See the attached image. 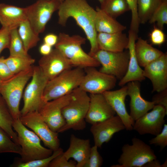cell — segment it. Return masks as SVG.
I'll return each instance as SVG.
<instances>
[{
  "label": "cell",
  "instance_id": "obj_1",
  "mask_svg": "<svg viewBox=\"0 0 167 167\" xmlns=\"http://www.w3.org/2000/svg\"><path fill=\"white\" fill-rule=\"evenodd\" d=\"M58 11L59 24L65 26L68 19L71 17L82 29L90 45L88 54L92 57L99 49L95 25L96 10L86 0H64L61 3Z\"/></svg>",
  "mask_w": 167,
  "mask_h": 167
},
{
  "label": "cell",
  "instance_id": "obj_2",
  "mask_svg": "<svg viewBox=\"0 0 167 167\" xmlns=\"http://www.w3.org/2000/svg\"><path fill=\"white\" fill-rule=\"evenodd\" d=\"M86 39L79 35L70 36L60 32L55 48L59 50L70 61L73 66L85 68L99 66L100 63L92 57L86 53L82 45Z\"/></svg>",
  "mask_w": 167,
  "mask_h": 167
},
{
  "label": "cell",
  "instance_id": "obj_3",
  "mask_svg": "<svg viewBox=\"0 0 167 167\" xmlns=\"http://www.w3.org/2000/svg\"><path fill=\"white\" fill-rule=\"evenodd\" d=\"M72 94L71 99L62 110L65 124L59 133L71 129L82 130L86 127L85 118L89 106V95L79 87L75 89Z\"/></svg>",
  "mask_w": 167,
  "mask_h": 167
},
{
  "label": "cell",
  "instance_id": "obj_4",
  "mask_svg": "<svg viewBox=\"0 0 167 167\" xmlns=\"http://www.w3.org/2000/svg\"><path fill=\"white\" fill-rule=\"evenodd\" d=\"M85 74L83 68H71L49 80L43 94L44 102H45L71 93L79 87Z\"/></svg>",
  "mask_w": 167,
  "mask_h": 167
},
{
  "label": "cell",
  "instance_id": "obj_5",
  "mask_svg": "<svg viewBox=\"0 0 167 167\" xmlns=\"http://www.w3.org/2000/svg\"><path fill=\"white\" fill-rule=\"evenodd\" d=\"M33 73V66L15 74L9 79L2 82L0 94L5 100L14 120L21 117L19 104L24 89Z\"/></svg>",
  "mask_w": 167,
  "mask_h": 167
},
{
  "label": "cell",
  "instance_id": "obj_6",
  "mask_svg": "<svg viewBox=\"0 0 167 167\" xmlns=\"http://www.w3.org/2000/svg\"><path fill=\"white\" fill-rule=\"evenodd\" d=\"M12 126L16 132L21 148L20 161L25 162L44 158L52 154L53 151L43 146L40 138L33 131L28 129L20 119L13 120Z\"/></svg>",
  "mask_w": 167,
  "mask_h": 167
},
{
  "label": "cell",
  "instance_id": "obj_7",
  "mask_svg": "<svg viewBox=\"0 0 167 167\" xmlns=\"http://www.w3.org/2000/svg\"><path fill=\"white\" fill-rule=\"evenodd\" d=\"M132 144H124L118 159V164L112 167H143L147 162L157 159L154 150L142 140L136 137L131 139Z\"/></svg>",
  "mask_w": 167,
  "mask_h": 167
},
{
  "label": "cell",
  "instance_id": "obj_8",
  "mask_svg": "<svg viewBox=\"0 0 167 167\" xmlns=\"http://www.w3.org/2000/svg\"><path fill=\"white\" fill-rule=\"evenodd\" d=\"M31 79L23 92L24 105L20 111L21 116L30 112H39L45 103L43 94L49 80L38 66H33Z\"/></svg>",
  "mask_w": 167,
  "mask_h": 167
},
{
  "label": "cell",
  "instance_id": "obj_9",
  "mask_svg": "<svg viewBox=\"0 0 167 167\" xmlns=\"http://www.w3.org/2000/svg\"><path fill=\"white\" fill-rule=\"evenodd\" d=\"M101 65L99 71L120 80L126 74L129 64L128 51L112 52L98 50L92 56Z\"/></svg>",
  "mask_w": 167,
  "mask_h": 167
},
{
  "label": "cell",
  "instance_id": "obj_10",
  "mask_svg": "<svg viewBox=\"0 0 167 167\" xmlns=\"http://www.w3.org/2000/svg\"><path fill=\"white\" fill-rule=\"evenodd\" d=\"M61 3L58 0H38L26 7L28 20L36 34L43 32L52 15Z\"/></svg>",
  "mask_w": 167,
  "mask_h": 167
},
{
  "label": "cell",
  "instance_id": "obj_11",
  "mask_svg": "<svg viewBox=\"0 0 167 167\" xmlns=\"http://www.w3.org/2000/svg\"><path fill=\"white\" fill-rule=\"evenodd\" d=\"M20 120L24 126L32 130L48 148L54 151L60 148L58 133L50 129L39 112H29L21 116Z\"/></svg>",
  "mask_w": 167,
  "mask_h": 167
},
{
  "label": "cell",
  "instance_id": "obj_12",
  "mask_svg": "<svg viewBox=\"0 0 167 167\" xmlns=\"http://www.w3.org/2000/svg\"><path fill=\"white\" fill-rule=\"evenodd\" d=\"M96 68H85V75L79 87L90 94H102L114 88L117 83L116 78L102 73Z\"/></svg>",
  "mask_w": 167,
  "mask_h": 167
},
{
  "label": "cell",
  "instance_id": "obj_13",
  "mask_svg": "<svg viewBox=\"0 0 167 167\" xmlns=\"http://www.w3.org/2000/svg\"><path fill=\"white\" fill-rule=\"evenodd\" d=\"M72 92L44 103L39 111L44 121L53 131L59 133L65 124L62 113L63 108L72 97Z\"/></svg>",
  "mask_w": 167,
  "mask_h": 167
},
{
  "label": "cell",
  "instance_id": "obj_14",
  "mask_svg": "<svg viewBox=\"0 0 167 167\" xmlns=\"http://www.w3.org/2000/svg\"><path fill=\"white\" fill-rule=\"evenodd\" d=\"M152 109L135 121L133 130L140 135L149 134L156 136L162 129L167 110L158 105H155Z\"/></svg>",
  "mask_w": 167,
  "mask_h": 167
},
{
  "label": "cell",
  "instance_id": "obj_15",
  "mask_svg": "<svg viewBox=\"0 0 167 167\" xmlns=\"http://www.w3.org/2000/svg\"><path fill=\"white\" fill-rule=\"evenodd\" d=\"M38 63L41 71L49 80L73 66L70 61L56 48L49 54L43 56Z\"/></svg>",
  "mask_w": 167,
  "mask_h": 167
},
{
  "label": "cell",
  "instance_id": "obj_16",
  "mask_svg": "<svg viewBox=\"0 0 167 167\" xmlns=\"http://www.w3.org/2000/svg\"><path fill=\"white\" fill-rule=\"evenodd\" d=\"M125 129L122 120L117 115L92 125L90 131L93 136L94 145L101 148L104 143L109 142L115 133Z\"/></svg>",
  "mask_w": 167,
  "mask_h": 167
},
{
  "label": "cell",
  "instance_id": "obj_17",
  "mask_svg": "<svg viewBox=\"0 0 167 167\" xmlns=\"http://www.w3.org/2000/svg\"><path fill=\"white\" fill-rule=\"evenodd\" d=\"M144 77L149 79L153 92H161L167 89V54L163 53L160 57L144 67Z\"/></svg>",
  "mask_w": 167,
  "mask_h": 167
},
{
  "label": "cell",
  "instance_id": "obj_18",
  "mask_svg": "<svg viewBox=\"0 0 167 167\" xmlns=\"http://www.w3.org/2000/svg\"><path fill=\"white\" fill-rule=\"evenodd\" d=\"M120 89L105 91L102 94L113 109L122 120L127 131L133 130L134 121L127 112L125 100L127 94L126 85Z\"/></svg>",
  "mask_w": 167,
  "mask_h": 167
},
{
  "label": "cell",
  "instance_id": "obj_19",
  "mask_svg": "<svg viewBox=\"0 0 167 167\" xmlns=\"http://www.w3.org/2000/svg\"><path fill=\"white\" fill-rule=\"evenodd\" d=\"M90 102L85 121L92 125L115 115L116 113L103 94H90Z\"/></svg>",
  "mask_w": 167,
  "mask_h": 167
},
{
  "label": "cell",
  "instance_id": "obj_20",
  "mask_svg": "<svg viewBox=\"0 0 167 167\" xmlns=\"http://www.w3.org/2000/svg\"><path fill=\"white\" fill-rule=\"evenodd\" d=\"M126 86L127 96L130 98L129 115L135 121L152 109L155 105L153 101H147L142 97L139 81L130 82Z\"/></svg>",
  "mask_w": 167,
  "mask_h": 167
},
{
  "label": "cell",
  "instance_id": "obj_21",
  "mask_svg": "<svg viewBox=\"0 0 167 167\" xmlns=\"http://www.w3.org/2000/svg\"><path fill=\"white\" fill-rule=\"evenodd\" d=\"M128 33L127 49L129 54V61L127 72L118 83V85L121 87L130 82H140L145 79L143 75V70L138 64L135 52V43L137 38V34L131 30H129Z\"/></svg>",
  "mask_w": 167,
  "mask_h": 167
},
{
  "label": "cell",
  "instance_id": "obj_22",
  "mask_svg": "<svg viewBox=\"0 0 167 167\" xmlns=\"http://www.w3.org/2000/svg\"><path fill=\"white\" fill-rule=\"evenodd\" d=\"M91 149L89 139H80L72 134L69 147L63 154L68 160L73 158L76 162V167H84L89 157Z\"/></svg>",
  "mask_w": 167,
  "mask_h": 167
},
{
  "label": "cell",
  "instance_id": "obj_23",
  "mask_svg": "<svg viewBox=\"0 0 167 167\" xmlns=\"http://www.w3.org/2000/svg\"><path fill=\"white\" fill-rule=\"evenodd\" d=\"M96 41L99 49L121 52L128 49L129 38L122 32L111 33L98 32Z\"/></svg>",
  "mask_w": 167,
  "mask_h": 167
},
{
  "label": "cell",
  "instance_id": "obj_24",
  "mask_svg": "<svg viewBox=\"0 0 167 167\" xmlns=\"http://www.w3.org/2000/svg\"><path fill=\"white\" fill-rule=\"evenodd\" d=\"M26 20L25 7L0 3V23L2 27L11 30L18 28L19 25Z\"/></svg>",
  "mask_w": 167,
  "mask_h": 167
},
{
  "label": "cell",
  "instance_id": "obj_25",
  "mask_svg": "<svg viewBox=\"0 0 167 167\" xmlns=\"http://www.w3.org/2000/svg\"><path fill=\"white\" fill-rule=\"evenodd\" d=\"M95 25L97 32L108 33L122 32L126 27L107 13L100 8L97 7Z\"/></svg>",
  "mask_w": 167,
  "mask_h": 167
},
{
  "label": "cell",
  "instance_id": "obj_26",
  "mask_svg": "<svg viewBox=\"0 0 167 167\" xmlns=\"http://www.w3.org/2000/svg\"><path fill=\"white\" fill-rule=\"evenodd\" d=\"M135 43V52L140 67H145L160 57L164 53L149 44L141 37L137 38Z\"/></svg>",
  "mask_w": 167,
  "mask_h": 167
},
{
  "label": "cell",
  "instance_id": "obj_27",
  "mask_svg": "<svg viewBox=\"0 0 167 167\" xmlns=\"http://www.w3.org/2000/svg\"><path fill=\"white\" fill-rule=\"evenodd\" d=\"M13 120L8 108L0 94V128L5 131L14 142L19 144L17 134L13 130Z\"/></svg>",
  "mask_w": 167,
  "mask_h": 167
},
{
  "label": "cell",
  "instance_id": "obj_28",
  "mask_svg": "<svg viewBox=\"0 0 167 167\" xmlns=\"http://www.w3.org/2000/svg\"><path fill=\"white\" fill-rule=\"evenodd\" d=\"M17 30L24 49L28 53L30 49L36 46L40 41L39 35L34 31L28 20L22 22Z\"/></svg>",
  "mask_w": 167,
  "mask_h": 167
},
{
  "label": "cell",
  "instance_id": "obj_29",
  "mask_svg": "<svg viewBox=\"0 0 167 167\" xmlns=\"http://www.w3.org/2000/svg\"><path fill=\"white\" fill-rule=\"evenodd\" d=\"M161 0H137L138 14L140 24L148 21L162 3Z\"/></svg>",
  "mask_w": 167,
  "mask_h": 167
},
{
  "label": "cell",
  "instance_id": "obj_30",
  "mask_svg": "<svg viewBox=\"0 0 167 167\" xmlns=\"http://www.w3.org/2000/svg\"><path fill=\"white\" fill-rule=\"evenodd\" d=\"M100 8L114 18L130 10L126 0H105Z\"/></svg>",
  "mask_w": 167,
  "mask_h": 167
},
{
  "label": "cell",
  "instance_id": "obj_31",
  "mask_svg": "<svg viewBox=\"0 0 167 167\" xmlns=\"http://www.w3.org/2000/svg\"><path fill=\"white\" fill-rule=\"evenodd\" d=\"M5 62L11 71L15 74L32 66L35 60L31 56L22 57L10 56L5 58Z\"/></svg>",
  "mask_w": 167,
  "mask_h": 167
},
{
  "label": "cell",
  "instance_id": "obj_32",
  "mask_svg": "<svg viewBox=\"0 0 167 167\" xmlns=\"http://www.w3.org/2000/svg\"><path fill=\"white\" fill-rule=\"evenodd\" d=\"M11 56L28 57L30 56L25 50L23 42L19 35L17 28L11 31L9 47Z\"/></svg>",
  "mask_w": 167,
  "mask_h": 167
},
{
  "label": "cell",
  "instance_id": "obj_33",
  "mask_svg": "<svg viewBox=\"0 0 167 167\" xmlns=\"http://www.w3.org/2000/svg\"><path fill=\"white\" fill-rule=\"evenodd\" d=\"M21 148L14 142L2 129L0 128V154L11 153L20 154Z\"/></svg>",
  "mask_w": 167,
  "mask_h": 167
},
{
  "label": "cell",
  "instance_id": "obj_34",
  "mask_svg": "<svg viewBox=\"0 0 167 167\" xmlns=\"http://www.w3.org/2000/svg\"><path fill=\"white\" fill-rule=\"evenodd\" d=\"M63 152L62 148H59L53 151L52 154L45 158L35 160L26 162L19 161L13 165L16 167H47L51 161L55 157Z\"/></svg>",
  "mask_w": 167,
  "mask_h": 167
},
{
  "label": "cell",
  "instance_id": "obj_35",
  "mask_svg": "<svg viewBox=\"0 0 167 167\" xmlns=\"http://www.w3.org/2000/svg\"><path fill=\"white\" fill-rule=\"evenodd\" d=\"M148 21L151 24L156 22L158 28L163 30L167 24V2H162Z\"/></svg>",
  "mask_w": 167,
  "mask_h": 167
},
{
  "label": "cell",
  "instance_id": "obj_36",
  "mask_svg": "<svg viewBox=\"0 0 167 167\" xmlns=\"http://www.w3.org/2000/svg\"><path fill=\"white\" fill-rule=\"evenodd\" d=\"M131 11V19L130 30L137 34L139 30V22L137 10V0H126Z\"/></svg>",
  "mask_w": 167,
  "mask_h": 167
},
{
  "label": "cell",
  "instance_id": "obj_37",
  "mask_svg": "<svg viewBox=\"0 0 167 167\" xmlns=\"http://www.w3.org/2000/svg\"><path fill=\"white\" fill-rule=\"evenodd\" d=\"M96 145L91 147L88 158L84 167H100L103 163V160L98 151Z\"/></svg>",
  "mask_w": 167,
  "mask_h": 167
},
{
  "label": "cell",
  "instance_id": "obj_38",
  "mask_svg": "<svg viewBox=\"0 0 167 167\" xmlns=\"http://www.w3.org/2000/svg\"><path fill=\"white\" fill-rule=\"evenodd\" d=\"M149 144L159 146L160 151L167 145V124H165L161 132L149 141Z\"/></svg>",
  "mask_w": 167,
  "mask_h": 167
},
{
  "label": "cell",
  "instance_id": "obj_39",
  "mask_svg": "<svg viewBox=\"0 0 167 167\" xmlns=\"http://www.w3.org/2000/svg\"><path fill=\"white\" fill-rule=\"evenodd\" d=\"M63 152L53 159L49 163L48 167H76V161L67 160L63 155Z\"/></svg>",
  "mask_w": 167,
  "mask_h": 167
},
{
  "label": "cell",
  "instance_id": "obj_40",
  "mask_svg": "<svg viewBox=\"0 0 167 167\" xmlns=\"http://www.w3.org/2000/svg\"><path fill=\"white\" fill-rule=\"evenodd\" d=\"M11 31V30L3 27L0 29V54L4 49L9 48Z\"/></svg>",
  "mask_w": 167,
  "mask_h": 167
},
{
  "label": "cell",
  "instance_id": "obj_41",
  "mask_svg": "<svg viewBox=\"0 0 167 167\" xmlns=\"http://www.w3.org/2000/svg\"><path fill=\"white\" fill-rule=\"evenodd\" d=\"M14 74L10 70L3 57L0 58V81H6L12 77Z\"/></svg>",
  "mask_w": 167,
  "mask_h": 167
},
{
  "label": "cell",
  "instance_id": "obj_42",
  "mask_svg": "<svg viewBox=\"0 0 167 167\" xmlns=\"http://www.w3.org/2000/svg\"><path fill=\"white\" fill-rule=\"evenodd\" d=\"M151 41L155 45H160L163 44L165 40L164 33L162 30L155 28L150 34Z\"/></svg>",
  "mask_w": 167,
  "mask_h": 167
},
{
  "label": "cell",
  "instance_id": "obj_43",
  "mask_svg": "<svg viewBox=\"0 0 167 167\" xmlns=\"http://www.w3.org/2000/svg\"><path fill=\"white\" fill-rule=\"evenodd\" d=\"M157 93L153 96L152 101L155 105H161L167 110V89Z\"/></svg>",
  "mask_w": 167,
  "mask_h": 167
},
{
  "label": "cell",
  "instance_id": "obj_44",
  "mask_svg": "<svg viewBox=\"0 0 167 167\" xmlns=\"http://www.w3.org/2000/svg\"><path fill=\"white\" fill-rule=\"evenodd\" d=\"M58 39V36L53 33H49L46 35L44 37L43 43L52 47L56 44Z\"/></svg>",
  "mask_w": 167,
  "mask_h": 167
},
{
  "label": "cell",
  "instance_id": "obj_45",
  "mask_svg": "<svg viewBox=\"0 0 167 167\" xmlns=\"http://www.w3.org/2000/svg\"><path fill=\"white\" fill-rule=\"evenodd\" d=\"M52 49V46L43 43L40 46L39 51L43 56H45L49 54Z\"/></svg>",
  "mask_w": 167,
  "mask_h": 167
},
{
  "label": "cell",
  "instance_id": "obj_46",
  "mask_svg": "<svg viewBox=\"0 0 167 167\" xmlns=\"http://www.w3.org/2000/svg\"><path fill=\"white\" fill-rule=\"evenodd\" d=\"M143 167H162V165L159 161L156 159L147 162Z\"/></svg>",
  "mask_w": 167,
  "mask_h": 167
},
{
  "label": "cell",
  "instance_id": "obj_47",
  "mask_svg": "<svg viewBox=\"0 0 167 167\" xmlns=\"http://www.w3.org/2000/svg\"><path fill=\"white\" fill-rule=\"evenodd\" d=\"M162 167H167V160H166V161H165V163L163 164H162Z\"/></svg>",
  "mask_w": 167,
  "mask_h": 167
},
{
  "label": "cell",
  "instance_id": "obj_48",
  "mask_svg": "<svg viewBox=\"0 0 167 167\" xmlns=\"http://www.w3.org/2000/svg\"><path fill=\"white\" fill-rule=\"evenodd\" d=\"M100 2L101 5V4L104 2L105 0H98Z\"/></svg>",
  "mask_w": 167,
  "mask_h": 167
},
{
  "label": "cell",
  "instance_id": "obj_49",
  "mask_svg": "<svg viewBox=\"0 0 167 167\" xmlns=\"http://www.w3.org/2000/svg\"><path fill=\"white\" fill-rule=\"evenodd\" d=\"M59 0L61 3L63 2L64 0Z\"/></svg>",
  "mask_w": 167,
  "mask_h": 167
},
{
  "label": "cell",
  "instance_id": "obj_50",
  "mask_svg": "<svg viewBox=\"0 0 167 167\" xmlns=\"http://www.w3.org/2000/svg\"><path fill=\"white\" fill-rule=\"evenodd\" d=\"M161 1L162 2H167V0H161Z\"/></svg>",
  "mask_w": 167,
  "mask_h": 167
},
{
  "label": "cell",
  "instance_id": "obj_51",
  "mask_svg": "<svg viewBox=\"0 0 167 167\" xmlns=\"http://www.w3.org/2000/svg\"><path fill=\"white\" fill-rule=\"evenodd\" d=\"M1 83H2V82L1 81H0V85L1 84Z\"/></svg>",
  "mask_w": 167,
  "mask_h": 167
}]
</instances>
